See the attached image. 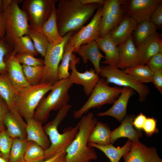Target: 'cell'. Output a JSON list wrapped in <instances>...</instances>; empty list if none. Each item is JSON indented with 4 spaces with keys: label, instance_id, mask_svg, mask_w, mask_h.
<instances>
[{
    "label": "cell",
    "instance_id": "obj_1",
    "mask_svg": "<svg viewBox=\"0 0 162 162\" xmlns=\"http://www.w3.org/2000/svg\"><path fill=\"white\" fill-rule=\"evenodd\" d=\"M56 10L59 32L63 37L71 32L79 30L101 5L84 4L79 0H59Z\"/></svg>",
    "mask_w": 162,
    "mask_h": 162
},
{
    "label": "cell",
    "instance_id": "obj_2",
    "mask_svg": "<svg viewBox=\"0 0 162 162\" xmlns=\"http://www.w3.org/2000/svg\"><path fill=\"white\" fill-rule=\"evenodd\" d=\"M81 118L78 132L65 150V162H90L98 158L94 148L88 145V139L98 121L91 112Z\"/></svg>",
    "mask_w": 162,
    "mask_h": 162
},
{
    "label": "cell",
    "instance_id": "obj_3",
    "mask_svg": "<svg viewBox=\"0 0 162 162\" xmlns=\"http://www.w3.org/2000/svg\"><path fill=\"white\" fill-rule=\"evenodd\" d=\"M71 106L68 104L64 106L58 110L55 118L43 127L50 142L49 148L44 150L45 160L57 153L65 151L77 135L78 131L77 124L74 127L65 128L62 134L59 133L58 129V126L67 116Z\"/></svg>",
    "mask_w": 162,
    "mask_h": 162
},
{
    "label": "cell",
    "instance_id": "obj_4",
    "mask_svg": "<svg viewBox=\"0 0 162 162\" xmlns=\"http://www.w3.org/2000/svg\"><path fill=\"white\" fill-rule=\"evenodd\" d=\"M73 84L70 77L59 80L53 84L50 93L40 101L33 118L43 124L47 121L51 111L58 110L68 104L69 91Z\"/></svg>",
    "mask_w": 162,
    "mask_h": 162
},
{
    "label": "cell",
    "instance_id": "obj_5",
    "mask_svg": "<svg viewBox=\"0 0 162 162\" xmlns=\"http://www.w3.org/2000/svg\"><path fill=\"white\" fill-rule=\"evenodd\" d=\"M52 86L50 83L40 82L36 85H29L16 92L15 107L26 121L33 118L40 101Z\"/></svg>",
    "mask_w": 162,
    "mask_h": 162
},
{
    "label": "cell",
    "instance_id": "obj_6",
    "mask_svg": "<svg viewBox=\"0 0 162 162\" xmlns=\"http://www.w3.org/2000/svg\"><path fill=\"white\" fill-rule=\"evenodd\" d=\"M23 0H13L9 5L3 8L5 40L13 45L17 39L26 34L29 24L26 16L19 6Z\"/></svg>",
    "mask_w": 162,
    "mask_h": 162
},
{
    "label": "cell",
    "instance_id": "obj_7",
    "mask_svg": "<svg viewBox=\"0 0 162 162\" xmlns=\"http://www.w3.org/2000/svg\"><path fill=\"white\" fill-rule=\"evenodd\" d=\"M123 88L109 86L105 79L99 78L89 97L83 106L74 112V117L81 118L92 108H99L106 104H112L117 100Z\"/></svg>",
    "mask_w": 162,
    "mask_h": 162
},
{
    "label": "cell",
    "instance_id": "obj_8",
    "mask_svg": "<svg viewBox=\"0 0 162 162\" xmlns=\"http://www.w3.org/2000/svg\"><path fill=\"white\" fill-rule=\"evenodd\" d=\"M98 74L104 78L108 84L133 88L138 93L139 100L141 102L146 100L150 93L149 88L146 85L138 82L132 76L116 66L102 65Z\"/></svg>",
    "mask_w": 162,
    "mask_h": 162
},
{
    "label": "cell",
    "instance_id": "obj_9",
    "mask_svg": "<svg viewBox=\"0 0 162 162\" xmlns=\"http://www.w3.org/2000/svg\"><path fill=\"white\" fill-rule=\"evenodd\" d=\"M57 0H25L22 10L27 18L29 26L40 29L55 9Z\"/></svg>",
    "mask_w": 162,
    "mask_h": 162
},
{
    "label": "cell",
    "instance_id": "obj_10",
    "mask_svg": "<svg viewBox=\"0 0 162 162\" xmlns=\"http://www.w3.org/2000/svg\"><path fill=\"white\" fill-rule=\"evenodd\" d=\"M74 32H71L67 34L64 36L62 42L58 44H49L44 57V71L40 82L48 83L53 85L59 80L58 68L62 57L64 46Z\"/></svg>",
    "mask_w": 162,
    "mask_h": 162
},
{
    "label": "cell",
    "instance_id": "obj_11",
    "mask_svg": "<svg viewBox=\"0 0 162 162\" xmlns=\"http://www.w3.org/2000/svg\"><path fill=\"white\" fill-rule=\"evenodd\" d=\"M102 6L100 37L117 27L125 15L121 0H105Z\"/></svg>",
    "mask_w": 162,
    "mask_h": 162
},
{
    "label": "cell",
    "instance_id": "obj_12",
    "mask_svg": "<svg viewBox=\"0 0 162 162\" xmlns=\"http://www.w3.org/2000/svg\"><path fill=\"white\" fill-rule=\"evenodd\" d=\"M102 6L97 9L89 23L83 26L78 32L74 33L68 40L67 42L74 49L93 40H95L99 37L102 14Z\"/></svg>",
    "mask_w": 162,
    "mask_h": 162
},
{
    "label": "cell",
    "instance_id": "obj_13",
    "mask_svg": "<svg viewBox=\"0 0 162 162\" xmlns=\"http://www.w3.org/2000/svg\"><path fill=\"white\" fill-rule=\"evenodd\" d=\"M124 14L137 23L150 20L154 10L162 0H121Z\"/></svg>",
    "mask_w": 162,
    "mask_h": 162
},
{
    "label": "cell",
    "instance_id": "obj_14",
    "mask_svg": "<svg viewBox=\"0 0 162 162\" xmlns=\"http://www.w3.org/2000/svg\"><path fill=\"white\" fill-rule=\"evenodd\" d=\"M123 157L124 162H162L155 148L148 147L139 140L131 141L130 151Z\"/></svg>",
    "mask_w": 162,
    "mask_h": 162
},
{
    "label": "cell",
    "instance_id": "obj_15",
    "mask_svg": "<svg viewBox=\"0 0 162 162\" xmlns=\"http://www.w3.org/2000/svg\"><path fill=\"white\" fill-rule=\"evenodd\" d=\"M79 61L75 56L70 62L69 68L72 71L69 77L73 84L82 85L85 94L89 96L100 78L99 75L92 68L83 73L78 71L76 64Z\"/></svg>",
    "mask_w": 162,
    "mask_h": 162
},
{
    "label": "cell",
    "instance_id": "obj_16",
    "mask_svg": "<svg viewBox=\"0 0 162 162\" xmlns=\"http://www.w3.org/2000/svg\"><path fill=\"white\" fill-rule=\"evenodd\" d=\"M118 46L119 56L116 68L126 69L140 64L137 49L132 36Z\"/></svg>",
    "mask_w": 162,
    "mask_h": 162
},
{
    "label": "cell",
    "instance_id": "obj_17",
    "mask_svg": "<svg viewBox=\"0 0 162 162\" xmlns=\"http://www.w3.org/2000/svg\"><path fill=\"white\" fill-rule=\"evenodd\" d=\"M23 118L15 107L9 110L5 115L4 125L9 134L13 139L26 138L27 123Z\"/></svg>",
    "mask_w": 162,
    "mask_h": 162
},
{
    "label": "cell",
    "instance_id": "obj_18",
    "mask_svg": "<svg viewBox=\"0 0 162 162\" xmlns=\"http://www.w3.org/2000/svg\"><path fill=\"white\" fill-rule=\"evenodd\" d=\"M135 94L134 89L124 87L113 106L106 111L98 113V116H110L116 118L121 122L127 115V109L129 100Z\"/></svg>",
    "mask_w": 162,
    "mask_h": 162
},
{
    "label": "cell",
    "instance_id": "obj_19",
    "mask_svg": "<svg viewBox=\"0 0 162 162\" xmlns=\"http://www.w3.org/2000/svg\"><path fill=\"white\" fill-rule=\"evenodd\" d=\"M140 64H146L152 56L162 52V40L157 32L150 36L137 47Z\"/></svg>",
    "mask_w": 162,
    "mask_h": 162
},
{
    "label": "cell",
    "instance_id": "obj_20",
    "mask_svg": "<svg viewBox=\"0 0 162 162\" xmlns=\"http://www.w3.org/2000/svg\"><path fill=\"white\" fill-rule=\"evenodd\" d=\"M14 51L7 62V73L16 92L29 86L23 71L22 65L17 61Z\"/></svg>",
    "mask_w": 162,
    "mask_h": 162
},
{
    "label": "cell",
    "instance_id": "obj_21",
    "mask_svg": "<svg viewBox=\"0 0 162 162\" xmlns=\"http://www.w3.org/2000/svg\"><path fill=\"white\" fill-rule=\"evenodd\" d=\"M135 116L133 114L126 115L120 125L111 131V143L113 144L118 138L126 137L132 141L139 140L142 136L141 130L134 128L133 122Z\"/></svg>",
    "mask_w": 162,
    "mask_h": 162
},
{
    "label": "cell",
    "instance_id": "obj_22",
    "mask_svg": "<svg viewBox=\"0 0 162 162\" xmlns=\"http://www.w3.org/2000/svg\"><path fill=\"white\" fill-rule=\"evenodd\" d=\"M26 122L27 140L35 142L44 150L48 149L50 146V142L44 131L43 124L34 118Z\"/></svg>",
    "mask_w": 162,
    "mask_h": 162
},
{
    "label": "cell",
    "instance_id": "obj_23",
    "mask_svg": "<svg viewBox=\"0 0 162 162\" xmlns=\"http://www.w3.org/2000/svg\"><path fill=\"white\" fill-rule=\"evenodd\" d=\"M73 52L77 53L81 57L84 64H86L88 60H90L93 65L96 73L98 74L100 72V62L104 56L100 52L95 40L74 49Z\"/></svg>",
    "mask_w": 162,
    "mask_h": 162
},
{
    "label": "cell",
    "instance_id": "obj_24",
    "mask_svg": "<svg viewBox=\"0 0 162 162\" xmlns=\"http://www.w3.org/2000/svg\"><path fill=\"white\" fill-rule=\"evenodd\" d=\"M137 25L134 20L124 15L118 25L108 34L118 46L132 36Z\"/></svg>",
    "mask_w": 162,
    "mask_h": 162
},
{
    "label": "cell",
    "instance_id": "obj_25",
    "mask_svg": "<svg viewBox=\"0 0 162 162\" xmlns=\"http://www.w3.org/2000/svg\"><path fill=\"white\" fill-rule=\"evenodd\" d=\"M100 50L104 52L105 60L102 63L116 66L119 59V52L116 45L109 34L99 37L95 40Z\"/></svg>",
    "mask_w": 162,
    "mask_h": 162
},
{
    "label": "cell",
    "instance_id": "obj_26",
    "mask_svg": "<svg viewBox=\"0 0 162 162\" xmlns=\"http://www.w3.org/2000/svg\"><path fill=\"white\" fill-rule=\"evenodd\" d=\"M88 145L97 148L103 152L109 159L110 162H119L121 158L130 151L131 141L128 140L122 147H116L112 144L102 146L88 143Z\"/></svg>",
    "mask_w": 162,
    "mask_h": 162
},
{
    "label": "cell",
    "instance_id": "obj_27",
    "mask_svg": "<svg viewBox=\"0 0 162 162\" xmlns=\"http://www.w3.org/2000/svg\"><path fill=\"white\" fill-rule=\"evenodd\" d=\"M56 10L55 9L47 20L44 24L40 28L41 31L46 36L50 44L56 45L62 43L64 40L58 31L56 17Z\"/></svg>",
    "mask_w": 162,
    "mask_h": 162
},
{
    "label": "cell",
    "instance_id": "obj_28",
    "mask_svg": "<svg viewBox=\"0 0 162 162\" xmlns=\"http://www.w3.org/2000/svg\"><path fill=\"white\" fill-rule=\"evenodd\" d=\"M111 131L106 124L98 121L91 132L88 139V143L104 146L110 144Z\"/></svg>",
    "mask_w": 162,
    "mask_h": 162
},
{
    "label": "cell",
    "instance_id": "obj_29",
    "mask_svg": "<svg viewBox=\"0 0 162 162\" xmlns=\"http://www.w3.org/2000/svg\"><path fill=\"white\" fill-rule=\"evenodd\" d=\"M16 93L7 72L0 74V96L6 103L9 110L15 107Z\"/></svg>",
    "mask_w": 162,
    "mask_h": 162
},
{
    "label": "cell",
    "instance_id": "obj_30",
    "mask_svg": "<svg viewBox=\"0 0 162 162\" xmlns=\"http://www.w3.org/2000/svg\"><path fill=\"white\" fill-rule=\"evenodd\" d=\"M157 28L156 26L150 20L137 23L133 34V39L134 40L137 47L148 38L156 33Z\"/></svg>",
    "mask_w": 162,
    "mask_h": 162
},
{
    "label": "cell",
    "instance_id": "obj_31",
    "mask_svg": "<svg viewBox=\"0 0 162 162\" xmlns=\"http://www.w3.org/2000/svg\"><path fill=\"white\" fill-rule=\"evenodd\" d=\"M124 72L140 83L152 82L154 73L146 64H140L126 68Z\"/></svg>",
    "mask_w": 162,
    "mask_h": 162
},
{
    "label": "cell",
    "instance_id": "obj_32",
    "mask_svg": "<svg viewBox=\"0 0 162 162\" xmlns=\"http://www.w3.org/2000/svg\"><path fill=\"white\" fill-rule=\"evenodd\" d=\"M26 34L32 40L38 53L44 57L50 44L40 29L32 28L29 26Z\"/></svg>",
    "mask_w": 162,
    "mask_h": 162
},
{
    "label": "cell",
    "instance_id": "obj_33",
    "mask_svg": "<svg viewBox=\"0 0 162 162\" xmlns=\"http://www.w3.org/2000/svg\"><path fill=\"white\" fill-rule=\"evenodd\" d=\"M73 50L74 48L67 42L64 46L61 63L58 68V76L59 80L70 76L69 72L70 63L75 56L73 53Z\"/></svg>",
    "mask_w": 162,
    "mask_h": 162
},
{
    "label": "cell",
    "instance_id": "obj_34",
    "mask_svg": "<svg viewBox=\"0 0 162 162\" xmlns=\"http://www.w3.org/2000/svg\"><path fill=\"white\" fill-rule=\"evenodd\" d=\"M45 159L44 150L35 142L27 140L24 155L25 162H40Z\"/></svg>",
    "mask_w": 162,
    "mask_h": 162
},
{
    "label": "cell",
    "instance_id": "obj_35",
    "mask_svg": "<svg viewBox=\"0 0 162 162\" xmlns=\"http://www.w3.org/2000/svg\"><path fill=\"white\" fill-rule=\"evenodd\" d=\"M27 141L26 138H13L9 162H25L24 155Z\"/></svg>",
    "mask_w": 162,
    "mask_h": 162
},
{
    "label": "cell",
    "instance_id": "obj_36",
    "mask_svg": "<svg viewBox=\"0 0 162 162\" xmlns=\"http://www.w3.org/2000/svg\"><path fill=\"white\" fill-rule=\"evenodd\" d=\"M14 51L16 54L28 53L34 56L39 54L30 37L26 34L16 40L13 45Z\"/></svg>",
    "mask_w": 162,
    "mask_h": 162
},
{
    "label": "cell",
    "instance_id": "obj_37",
    "mask_svg": "<svg viewBox=\"0 0 162 162\" xmlns=\"http://www.w3.org/2000/svg\"><path fill=\"white\" fill-rule=\"evenodd\" d=\"M22 65L25 78L29 85H35L40 82L43 74L44 65Z\"/></svg>",
    "mask_w": 162,
    "mask_h": 162
},
{
    "label": "cell",
    "instance_id": "obj_38",
    "mask_svg": "<svg viewBox=\"0 0 162 162\" xmlns=\"http://www.w3.org/2000/svg\"><path fill=\"white\" fill-rule=\"evenodd\" d=\"M14 51L13 46L8 43L4 37L0 39V74L7 72V62Z\"/></svg>",
    "mask_w": 162,
    "mask_h": 162
},
{
    "label": "cell",
    "instance_id": "obj_39",
    "mask_svg": "<svg viewBox=\"0 0 162 162\" xmlns=\"http://www.w3.org/2000/svg\"><path fill=\"white\" fill-rule=\"evenodd\" d=\"M13 139L6 129L0 130V156L8 161Z\"/></svg>",
    "mask_w": 162,
    "mask_h": 162
},
{
    "label": "cell",
    "instance_id": "obj_40",
    "mask_svg": "<svg viewBox=\"0 0 162 162\" xmlns=\"http://www.w3.org/2000/svg\"><path fill=\"white\" fill-rule=\"evenodd\" d=\"M15 56L20 64L28 66L44 65V60L36 58L32 54L28 53L15 54Z\"/></svg>",
    "mask_w": 162,
    "mask_h": 162
},
{
    "label": "cell",
    "instance_id": "obj_41",
    "mask_svg": "<svg viewBox=\"0 0 162 162\" xmlns=\"http://www.w3.org/2000/svg\"><path fill=\"white\" fill-rule=\"evenodd\" d=\"M142 129L148 136L158 133V130L157 127L156 119L153 117L147 118Z\"/></svg>",
    "mask_w": 162,
    "mask_h": 162
},
{
    "label": "cell",
    "instance_id": "obj_42",
    "mask_svg": "<svg viewBox=\"0 0 162 162\" xmlns=\"http://www.w3.org/2000/svg\"><path fill=\"white\" fill-rule=\"evenodd\" d=\"M146 64L153 73L162 69V52L158 53L151 57Z\"/></svg>",
    "mask_w": 162,
    "mask_h": 162
},
{
    "label": "cell",
    "instance_id": "obj_43",
    "mask_svg": "<svg viewBox=\"0 0 162 162\" xmlns=\"http://www.w3.org/2000/svg\"><path fill=\"white\" fill-rule=\"evenodd\" d=\"M150 21L156 26L161 28L162 26V3L160 4L152 13Z\"/></svg>",
    "mask_w": 162,
    "mask_h": 162
},
{
    "label": "cell",
    "instance_id": "obj_44",
    "mask_svg": "<svg viewBox=\"0 0 162 162\" xmlns=\"http://www.w3.org/2000/svg\"><path fill=\"white\" fill-rule=\"evenodd\" d=\"M8 111L9 108L6 103L0 96V130L5 128L4 120Z\"/></svg>",
    "mask_w": 162,
    "mask_h": 162
},
{
    "label": "cell",
    "instance_id": "obj_45",
    "mask_svg": "<svg viewBox=\"0 0 162 162\" xmlns=\"http://www.w3.org/2000/svg\"><path fill=\"white\" fill-rule=\"evenodd\" d=\"M152 82L160 93H162V69L154 72Z\"/></svg>",
    "mask_w": 162,
    "mask_h": 162
},
{
    "label": "cell",
    "instance_id": "obj_46",
    "mask_svg": "<svg viewBox=\"0 0 162 162\" xmlns=\"http://www.w3.org/2000/svg\"><path fill=\"white\" fill-rule=\"evenodd\" d=\"M147 117L142 112H141L134 118L133 124L137 129L141 130L142 129L146 121Z\"/></svg>",
    "mask_w": 162,
    "mask_h": 162
},
{
    "label": "cell",
    "instance_id": "obj_47",
    "mask_svg": "<svg viewBox=\"0 0 162 162\" xmlns=\"http://www.w3.org/2000/svg\"><path fill=\"white\" fill-rule=\"evenodd\" d=\"M66 155L65 151H64L40 162H65Z\"/></svg>",
    "mask_w": 162,
    "mask_h": 162
},
{
    "label": "cell",
    "instance_id": "obj_48",
    "mask_svg": "<svg viewBox=\"0 0 162 162\" xmlns=\"http://www.w3.org/2000/svg\"><path fill=\"white\" fill-rule=\"evenodd\" d=\"M5 34V31L3 13L0 12V39L3 38Z\"/></svg>",
    "mask_w": 162,
    "mask_h": 162
},
{
    "label": "cell",
    "instance_id": "obj_49",
    "mask_svg": "<svg viewBox=\"0 0 162 162\" xmlns=\"http://www.w3.org/2000/svg\"><path fill=\"white\" fill-rule=\"evenodd\" d=\"M104 1L103 0H79L80 2L84 4H98L102 5Z\"/></svg>",
    "mask_w": 162,
    "mask_h": 162
},
{
    "label": "cell",
    "instance_id": "obj_50",
    "mask_svg": "<svg viewBox=\"0 0 162 162\" xmlns=\"http://www.w3.org/2000/svg\"><path fill=\"white\" fill-rule=\"evenodd\" d=\"M2 0H0V12L3 13Z\"/></svg>",
    "mask_w": 162,
    "mask_h": 162
},
{
    "label": "cell",
    "instance_id": "obj_51",
    "mask_svg": "<svg viewBox=\"0 0 162 162\" xmlns=\"http://www.w3.org/2000/svg\"><path fill=\"white\" fill-rule=\"evenodd\" d=\"M0 162H9L5 159L0 156Z\"/></svg>",
    "mask_w": 162,
    "mask_h": 162
}]
</instances>
